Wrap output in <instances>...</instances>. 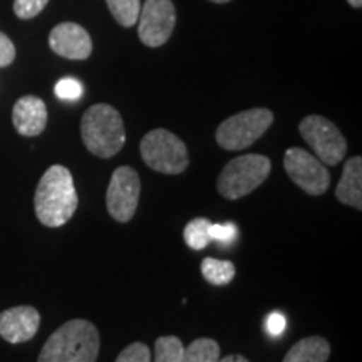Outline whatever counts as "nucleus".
<instances>
[{"instance_id": "obj_1", "label": "nucleus", "mask_w": 362, "mask_h": 362, "mask_svg": "<svg viewBox=\"0 0 362 362\" xmlns=\"http://www.w3.org/2000/svg\"><path fill=\"white\" fill-rule=\"evenodd\" d=\"M78 203L71 171L62 165H52L35 189L34 208L39 221L51 228L66 225L78 210Z\"/></svg>"}, {"instance_id": "obj_2", "label": "nucleus", "mask_w": 362, "mask_h": 362, "mask_svg": "<svg viewBox=\"0 0 362 362\" xmlns=\"http://www.w3.org/2000/svg\"><path fill=\"white\" fill-rule=\"evenodd\" d=\"M99 332L89 320L74 319L61 325L40 351L37 362H96Z\"/></svg>"}, {"instance_id": "obj_3", "label": "nucleus", "mask_w": 362, "mask_h": 362, "mask_svg": "<svg viewBox=\"0 0 362 362\" xmlns=\"http://www.w3.org/2000/svg\"><path fill=\"white\" fill-rule=\"evenodd\" d=\"M84 146L99 158H111L121 151L126 141L123 117L110 104H94L81 121Z\"/></svg>"}, {"instance_id": "obj_4", "label": "nucleus", "mask_w": 362, "mask_h": 362, "mask_svg": "<svg viewBox=\"0 0 362 362\" xmlns=\"http://www.w3.org/2000/svg\"><path fill=\"white\" fill-rule=\"evenodd\" d=\"M272 163L262 155H243L221 170L216 188L226 200H238L259 188L270 175Z\"/></svg>"}, {"instance_id": "obj_5", "label": "nucleus", "mask_w": 362, "mask_h": 362, "mask_svg": "<svg viewBox=\"0 0 362 362\" xmlns=\"http://www.w3.org/2000/svg\"><path fill=\"white\" fill-rule=\"evenodd\" d=\"M144 163L165 175H180L188 168V149L178 136L168 129H153L139 144Z\"/></svg>"}, {"instance_id": "obj_6", "label": "nucleus", "mask_w": 362, "mask_h": 362, "mask_svg": "<svg viewBox=\"0 0 362 362\" xmlns=\"http://www.w3.org/2000/svg\"><path fill=\"white\" fill-rule=\"evenodd\" d=\"M274 123V115L265 107L242 111L223 123L216 129V143L228 151H238L252 146L262 134Z\"/></svg>"}, {"instance_id": "obj_7", "label": "nucleus", "mask_w": 362, "mask_h": 362, "mask_svg": "<svg viewBox=\"0 0 362 362\" xmlns=\"http://www.w3.org/2000/svg\"><path fill=\"white\" fill-rule=\"evenodd\" d=\"M302 138L314 149L315 158L324 165L336 166L346 156L347 143L337 126L322 116H307L298 124Z\"/></svg>"}, {"instance_id": "obj_8", "label": "nucleus", "mask_w": 362, "mask_h": 362, "mask_svg": "<svg viewBox=\"0 0 362 362\" xmlns=\"http://www.w3.org/2000/svg\"><path fill=\"white\" fill-rule=\"evenodd\" d=\"M284 166L288 178L302 188V192L314 194H324L329 189L330 175L322 161L302 148H291L285 151Z\"/></svg>"}, {"instance_id": "obj_9", "label": "nucleus", "mask_w": 362, "mask_h": 362, "mask_svg": "<svg viewBox=\"0 0 362 362\" xmlns=\"http://www.w3.org/2000/svg\"><path fill=\"white\" fill-rule=\"evenodd\" d=\"M141 193L139 175L131 166H119L111 176L106 193V206L116 221L128 223L136 214Z\"/></svg>"}, {"instance_id": "obj_10", "label": "nucleus", "mask_w": 362, "mask_h": 362, "mask_svg": "<svg viewBox=\"0 0 362 362\" xmlns=\"http://www.w3.org/2000/svg\"><path fill=\"white\" fill-rule=\"evenodd\" d=\"M176 25V8L171 0H146L138 17V35L148 47L168 42Z\"/></svg>"}, {"instance_id": "obj_11", "label": "nucleus", "mask_w": 362, "mask_h": 362, "mask_svg": "<svg viewBox=\"0 0 362 362\" xmlns=\"http://www.w3.org/2000/svg\"><path fill=\"white\" fill-rule=\"evenodd\" d=\"M49 45L57 56L84 61L93 52V40L84 27L74 22H62L52 29L49 35Z\"/></svg>"}, {"instance_id": "obj_12", "label": "nucleus", "mask_w": 362, "mask_h": 362, "mask_svg": "<svg viewBox=\"0 0 362 362\" xmlns=\"http://www.w3.org/2000/svg\"><path fill=\"white\" fill-rule=\"evenodd\" d=\"M40 315L34 307L19 305L0 314V337L11 344L30 341L37 334Z\"/></svg>"}, {"instance_id": "obj_13", "label": "nucleus", "mask_w": 362, "mask_h": 362, "mask_svg": "<svg viewBox=\"0 0 362 362\" xmlns=\"http://www.w3.org/2000/svg\"><path fill=\"white\" fill-rule=\"evenodd\" d=\"M12 123L22 136H39L47 124V107L37 96H24L13 104Z\"/></svg>"}, {"instance_id": "obj_14", "label": "nucleus", "mask_w": 362, "mask_h": 362, "mask_svg": "<svg viewBox=\"0 0 362 362\" xmlns=\"http://www.w3.org/2000/svg\"><path fill=\"white\" fill-rule=\"evenodd\" d=\"M336 197L344 205H351L361 210L362 208V160L354 156L346 161L341 180L336 188Z\"/></svg>"}, {"instance_id": "obj_15", "label": "nucleus", "mask_w": 362, "mask_h": 362, "mask_svg": "<svg viewBox=\"0 0 362 362\" xmlns=\"http://www.w3.org/2000/svg\"><path fill=\"white\" fill-rule=\"evenodd\" d=\"M330 356V346L324 337L312 336L293 344L284 362H325Z\"/></svg>"}, {"instance_id": "obj_16", "label": "nucleus", "mask_w": 362, "mask_h": 362, "mask_svg": "<svg viewBox=\"0 0 362 362\" xmlns=\"http://www.w3.org/2000/svg\"><path fill=\"white\" fill-rule=\"evenodd\" d=\"M202 274L211 285H226L235 277V265L230 260H218L206 257L202 262Z\"/></svg>"}, {"instance_id": "obj_17", "label": "nucleus", "mask_w": 362, "mask_h": 362, "mask_svg": "<svg viewBox=\"0 0 362 362\" xmlns=\"http://www.w3.org/2000/svg\"><path fill=\"white\" fill-rule=\"evenodd\" d=\"M220 346L214 339L202 337L183 351V362H218Z\"/></svg>"}, {"instance_id": "obj_18", "label": "nucleus", "mask_w": 362, "mask_h": 362, "mask_svg": "<svg viewBox=\"0 0 362 362\" xmlns=\"http://www.w3.org/2000/svg\"><path fill=\"white\" fill-rule=\"evenodd\" d=\"M110 12L123 27H133L138 22L141 0H106Z\"/></svg>"}, {"instance_id": "obj_19", "label": "nucleus", "mask_w": 362, "mask_h": 362, "mask_svg": "<svg viewBox=\"0 0 362 362\" xmlns=\"http://www.w3.org/2000/svg\"><path fill=\"white\" fill-rule=\"evenodd\" d=\"M210 225L211 221L206 218H194L189 221V223L185 226V242L189 248L193 250H203V248L208 247V243L211 242L210 237Z\"/></svg>"}, {"instance_id": "obj_20", "label": "nucleus", "mask_w": 362, "mask_h": 362, "mask_svg": "<svg viewBox=\"0 0 362 362\" xmlns=\"http://www.w3.org/2000/svg\"><path fill=\"white\" fill-rule=\"evenodd\" d=\"M183 342L178 337H160L155 344V361L151 362H183Z\"/></svg>"}, {"instance_id": "obj_21", "label": "nucleus", "mask_w": 362, "mask_h": 362, "mask_svg": "<svg viewBox=\"0 0 362 362\" xmlns=\"http://www.w3.org/2000/svg\"><path fill=\"white\" fill-rule=\"evenodd\" d=\"M54 90H56V96L59 99H62V101H78V99L83 96L84 88L78 79L62 78L61 81H57Z\"/></svg>"}, {"instance_id": "obj_22", "label": "nucleus", "mask_w": 362, "mask_h": 362, "mask_svg": "<svg viewBox=\"0 0 362 362\" xmlns=\"http://www.w3.org/2000/svg\"><path fill=\"white\" fill-rule=\"evenodd\" d=\"M116 362H151V351L146 344L133 342L121 351Z\"/></svg>"}, {"instance_id": "obj_23", "label": "nucleus", "mask_w": 362, "mask_h": 362, "mask_svg": "<svg viewBox=\"0 0 362 362\" xmlns=\"http://www.w3.org/2000/svg\"><path fill=\"white\" fill-rule=\"evenodd\" d=\"M49 0H13V12L19 19H33L47 6Z\"/></svg>"}, {"instance_id": "obj_24", "label": "nucleus", "mask_w": 362, "mask_h": 362, "mask_svg": "<svg viewBox=\"0 0 362 362\" xmlns=\"http://www.w3.org/2000/svg\"><path fill=\"white\" fill-rule=\"evenodd\" d=\"M237 225L232 221H225V223H211L210 225V237L215 242L223 243V245H230L237 238Z\"/></svg>"}, {"instance_id": "obj_25", "label": "nucleus", "mask_w": 362, "mask_h": 362, "mask_svg": "<svg viewBox=\"0 0 362 362\" xmlns=\"http://www.w3.org/2000/svg\"><path fill=\"white\" fill-rule=\"evenodd\" d=\"M287 329V319L280 314V312H272V314L267 315L265 319V330L270 334L272 337L282 336Z\"/></svg>"}, {"instance_id": "obj_26", "label": "nucleus", "mask_w": 362, "mask_h": 362, "mask_svg": "<svg viewBox=\"0 0 362 362\" xmlns=\"http://www.w3.org/2000/svg\"><path fill=\"white\" fill-rule=\"evenodd\" d=\"M16 59V47L6 34L0 33V67L11 66Z\"/></svg>"}, {"instance_id": "obj_27", "label": "nucleus", "mask_w": 362, "mask_h": 362, "mask_svg": "<svg viewBox=\"0 0 362 362\" xmlns=\"http://www.w3.org/2000/svg\"><path fill=\"white\" fill-rule=\"evenodd\" d=\"M218 362H248L245 357L240 356V354H232V356H226L223 359H220Z\"/></svg>"}, {"instance_id": "obj_28", "label": "nucleus", "mask_w": 362, "mask_h": 362, "mask_svg": "<svg viewBox=\"0 0 362 362\" xmlns=\"http://www.w3.org/2000/svg\"><path fill=\"white\" fill-rule=\"evenodd\" d=\"M354 8H361L362 7V0H347Z\"/></svg>"}, {"instance_id": "obj_29", "label": "nucleus", "mask_w": 362, "mask_h": 362, "mask_svg": "<svg viewBox=\"0 0 362 362\" xmlns=\"http://www.w3.org/2000/svg\"><path fill=\"white\" fill-rule=\"evenodd\" d=\"M210 2H215V4H226V2H230V0H210Z\"/></svg>"}]
</instances>
